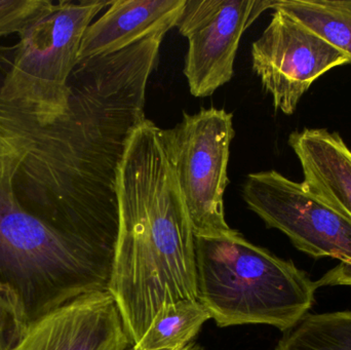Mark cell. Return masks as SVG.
I'll return each instance as SVG.
<instances>
[{"label":"cell","instance_id":"1","mask_svg":"<svg viewBox=\"0 0 351 350\" xmlns=\"http://www.w3.org/2000/svg\"><path fill=\"white\" fill-rule=\"evenodd\" d=\"M160 131L147 118L133 129L117 177L119 238L108 292L133 347L162 308L198 300L195 236Z\"/></svg>","mask_w":351,"mask_h":350},{"label":"cell","instance_id":"2","mask_svg":"<svg viewBox=\"0 0 351 350\" xmlns=\"http://www.w3.org/2000/svg\"><path fill=\"white\" fill-rule=\"evenodd\" d=\"M114 257L58 232L20 201L0 208V291L23 331L77 298L108 292Z\"/></svg>","mask_w":351,"mask_h":350},{"label":"cell","instance_id":"3","mask_svg":"<svg viewBox=\"0 0 351 350\" xmlns=\"http://www.w3.org/2000/svg\"><path fill=\"white\" fill-rule=\"evenodd\" d=\"M197 297L219 327L294 328L315 303L319 285L291 261L229 236L195 238Z\"/></svg>","mask_w":351,"mask_h":350},{"label":"cell","instance_id":"4","mask_svg":"<svg viewBox=\"0 0 351 350\" xmlns=\"http://www.w3.org/2000/svg\"><path fill=\"white\" fill-rule=\"evenodd\" d=\"M110 3L61 0L43 10L19 34L20 42L0 88L2 98L28 109L43 127L63 116L82 37Z\"/></svg>","mask_w":351,"mask_h":350},{"label":"cell","instance_id":"5","mask_svg":"<svg viewBox=\"0 0 351 350\" xmlns=\"http://www.w3.org/2000/svg\"><path fill=\"white\" fill-rule=\"evenodd\" d=\"M160 133L194 236L218 238L234 232L225 220L223 201L235 135L232 113L217 108L184 112L176 127Z\"/></svg>","mask_w":351,"mask_h":350},{"label":"cell","instance_id":"6","mask_svg":"<svg viewBox=\"0 0 351 350\" xmlns=\"http://www.w3.org/2000/svg\"><path fill=\"white\" fill-rule=\"evenodd\" d=\"M243 201L269 228L315 258L339 259L351 271V219L276 171L254 173L243 186Z\"/></svg>","mask_w":351,"mask_h":350},{"label":"cell","instance_id":"7","mask_svg":"<svg viewBox=\"0 0 351 350\" xmlns=\"http://www.w3.org/2000/svg\"><path fill=\"white\" fill-rule=\"evenodd\" d=\"M274 10L269 25L252 45L253 70L274 108L291 115L317 78L350 60L288 12Z\"/></svg>","mask_w":351,"mask_h":350},{"label":"cell","instance_id":"8","mask_svg":"<svg viewBox=\"0 0 351 350\" xmlns=\"http://www.w3.org/2000/svg\"><path fill=\"white\" fill-rule=\"evenodd\" d=\"M274 0H186L177 28L188 39L184 74L204 98L230 82L243 32Z\"/></svg>","mask_w":351,"mask_h":350},{"label":"cell","instance_id":"9","mask_svg":"<svg viewBox=\"0 0 351 350\" xmlns=\"http://www.w3.org/2000/svg\"><path fill=\"white\" fill-rule=\"evenodd\" d=\"M133 347L109 292L77 298L24 329L8 350H128Z\"/></svg>","mask_w":351,"mask_h":350},{"label":"cell","instance_id":"10","mask_svg":"<svg viewBox=\"0 0 351 350\" xmlns=\"http://www.w3.org/2000/svg\"><path fill=\"white\" fill-rule=\"evenodd\" d=\"M186 0H117L84 32L78 62L111 55L154 35H166Z\"/></svg>","mask_w":351,"mask_h":350},{"label":"cell","instance_id":"11","mask_svg":"<svg viewBox=\"0 0 351 350\" xmlns=\"http://www.w3.org/2000/svg\"><path fill=\"white\" fill-rule=\"evenodd\" d=\"M303 171V184L351 219V150L339 134L304 129L289 137Z\"/></svg>","mask_w":351,"mask_h":350},{"label":"cell","instance_id":"12","mask_svg":"<svg viewBox=\"0 0 351 350\" xmlns=\"http://www.w3.org/2000/svg\"><path fill=\"white\" fill-rule=\"evenodd\" d=\"M210 316L199 300L179 301L162 308L150 324L137 350H177L192 343Z\"/></svg>","mask_w":351,"mask_h":350},{"label":"cell","instance_id":"13","mask_svg":"<svg viewBox=\"0 0 351 350\" xmlns=\"http://www.w3.org/2000/svg\"><path fill=\"white\" fill-rule=\"evenodd\" d=\"M280 8L344 53L351 63V1L274 0Z\"/></svg>","mask_w":351,"mask_h":350},{"label":"cell","instance_id":"14","mask_svg":"<svg viewBox=\"0 0 351 350\" xmlns=\"http://www.w3.org/2000/svg\"><path fill=\"white\" fill-rule=\"evenodd\" d=\"M276 350H351V312L307 314Z\"/></svg>","mask_w":351,"mask_h":350},{"label":"cell","instance_id":"15","mask_svg":"<svg viewBox=\"0 0 351 350\" xmlns=\"http://www.w3.org/2000/svg\"><path fill=\"white\" fill-rule=\"evenodd\" d=\"M51 3V0H0V37L20 34Z\"/></svg>","mask_w":351,"mask_h":350},{"label":"cell","instance_id":"16","mask_svg":"<svg viewBox=\"0 0 351 350\" xmlns=\"http://www.w3.org/2000/svg\"><path fill=\"white\" fill-rule=\"evenodd\" d=\"M22 331L12 304L0 291V350L10 349Z\"/></svg>","mask_w":351,"mask_h":350},{"label":"cell","instance_id":"17","mask_svg":"<svg viewBox=\"0 0 351 350\" xmlns=\"http://www.w3.org/2000/svg\"><path fill=\"white\" fill-rule=\"evenodd\" d=\"M128 350H137L136 349H134L133 347H131V349H129ZM177 350H202L200 349V347H198V345H196L195 343H190V345H188L187 347H183V349H180Z\"/></svg>","mask_w":351,"mask_h":350}]
</instances>
